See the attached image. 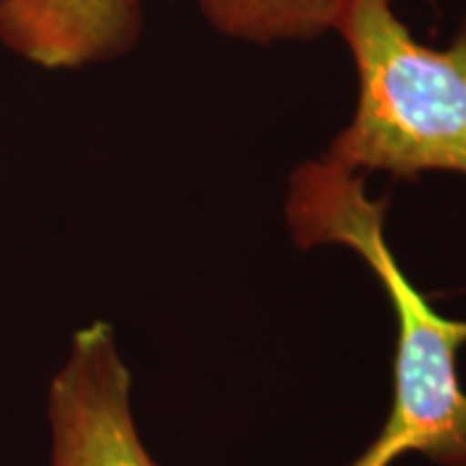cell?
I'll return each instance as SVG.
<instances>
[{
	"instance_id": "cell-1",
	"label": "cell",
	"mask_w": 466,
	"mask_h": 466,
	"mask_svg": "<svg viewBox=\"0 0 466 466\" xmlns=\"http://www.w3.org/2000/svg\"><path fill=\"white\" fill-rule=\"evenodd\" d=\"M387 199H371L365 177L326 158L291 173L285 218L299 248L346 247L374 272L398 322L393 406L387 423L348 466H391L421 453L436 466H466V393L458 352L466 322L441 316L408 281L384 236Z\"/></svg>"
},
{
	"instance_id": "cell-2",
	"label": "cell",
	"mask_w": 466,
	"mask_h": 466,
	"mask_svg": "<svg viewBox=\"0 0 466 466\" xmlns=\"http://www.w3.org/2000/svg\"><path fill=\"white\" fill-rule=\"evenodd\" d=\"M337 33L357 66L359 100L324 158L359 175H466V17L439 50L412 37L391 0H348Z\"/></svg>"
},
{
	"instance_id": "cell-3",
	"label": "cell",
	"mask_w": 466,
	"mask_h": 466,
	"mask_svg": "<svg viewBox=\"0 0 466 466\" xmlns=\"http://www.w3.org/2000/svg\"><path fill=\"white\" fill-rule=\"evenodd\" d=\"M50 466H160L138 436L132 374L104 319L72 335L48 384Z\"/></svg>"
},
{
	"instance_id": "cell-4",
	"label": "cell",
	"mask_w": 466,
	"mask_h": 466,
	"mask_svg": "<svg viewBox=\"0 0 466 466\" xmlns=\"http://www.w3.org/2000/svg\"><path fill=\"white\" fill-rule=\"evenodd\" d=\"M141 31L138 0H0V46L42 69L115 61Z\"/></svg>"
},
{
	"instance_id": "cell-5",
	"label": "cell",
	"mask_w": 466,
	"mask_h": 466,
	"mask_svg": "<svg viewBox=\"0 0 466 466\" xmlns=\"http://www.w3.org/2000/svg\"><path fill=\"white\" fill-rule=\"evenodd\" d=\"M348 0H199L218 33L250 44L313 39L337 31Z\"/></svg>"
}]
</instances>
